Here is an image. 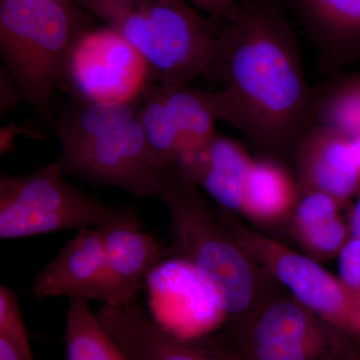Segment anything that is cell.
Returning a JSON list of instances; mask_svg holds the SVG:
<instances>
[{
  "mask_svg": "<svg viewBox=\"0 0 360 360\" xmlns=\"http://www.w3.org/2000/svg\"><path fill=\"white\" fill-rule=\"evenodd\" d=\"M0 82H1V115H6L13 106L18 104L20 99H22L18 85L13 82L6 68H1L0 72Z\"/></svg>",
  "mask_w": 360,
  "mask_h": 360,
  "instance_id": "d4e9b609",
  "label": "cell"
},
{
  "mask_svg": "<svg viewBox=\"0 0 360 360\" xmlns=\"http://www.w3.org/2000/svg\"><path fill=\"white\" fill-rule=\"evenodd\" d=\"M30 291L37 298H84L106 305L108 274L101 229L77 231L40 270Z\"/></svg>",
  "mask_w": 360,
  "mask_h": 360,
  "instance_id": "8fae6325",
  "label": "cell"
},
{
  "mask_svg": "<svg viewBox=\"0 0 360 360\" xmlns=\"http://www.w3.org/2000/svg\"><path fill=\"white\" fill-rule=\"evenodd\" d=\"M96 16L77 4L0 0V54L23 101L53 122L51 98L71 49Z\"/></svg>",
  "mask_w": 360,
  "mask_h": 360,
  "instance_id": "3957f363",
  "label": "cell"
},
{
  "mask_svg": "<svg viewBox=\"0 0 360 360\" xmlns=\"http://www.w3.org/2000/svg\"><path fill=\"white\" fill-rule=\"evenodd\" d=\"M292 229L307 255L316 260L338 257L350 238L349 227L341 213L315 217Z\"/></svg>",
  "mask_w": 360,
  "mask_h": 360,
  "instance_id": "44dd1931",
  "label": "cell"
},
{
  "mask_svg": "<svg viewBox=\"0 0 360 360\" xmlns=\"http://www.w3.org/2000/svg\"><path fill=\"white\" fill-rule=\"evenodd\" d=\"M336 259L338 278L360 305V238L350 236Z\"/></svg>",
  "mask_w": 360,
  "mask_h": 360,
  "instance_id": "603a6c76",
  "label": "cell"
},
{
  "mask_svg": "<svg viewBox=\"0 0 360 360\" xmlns=\"http://www.w3.org/2000/svg\"><path fill=\"white\" fill-rule=\"evenodd\" d=\"M347 360H360V349L359 352H355L354 355H352V356H350L349 359H347Z\"/></svg>",
  "mask_w": 360,
  "mask_h": 360,
  "instance_id": "f546056e",
  "label": "cell"
},
{
  "mask_svg": "<svg viewBox=\"0 0 360 360\" xmlns=\"http://www.w3.org/2000/svg\"><path fill=\"white\" fill-rule=\"evenodd\" d=\"M96 315L130 360H231L207 335H177L136 302L118 307L101 305Z\"/></svg>",
  "mask_w": 360,
  "mask_h": 360,
  "instance_id": "9c48e42d",
  "label": "cell"
},
{
  "mask_svg": "<svg viewBox=\"0 0 360 360\" xmlns=\"http://www.w3.org/2000/svg\"><path fill=\"white\" fill-rule=\"evenodd\" d=\"M210 77L220 120L238 129L259 155L292 158L315 123V94L303 70L292 26L276 4L238 2L221 22Z\"/></svg>",
  "mask_w": 360,
  "mask_h": 360,
  "instance_id": "6da1fadb",
  "label": "cell"
},
{
  "mask_svg": "<svg viewBox=\"0 0 360 360\" xmlns=\"http://www.w3.org/2000/svg\"><path fill=\"white\" fill-rule=\"evenodd\" d=\"M58 163L25 175H0V238H30L65 231L98 229L136 214L111 206L66 181Z\"/></svg>",
  "mask_w": 360,
  "mask_h": 360,
  "instance_id": "5b68a950",
  "label": "cell"
},
{
  "mask_svg": "<svg viewBox=\"0 0 360 360\" xmlns=\"http://www.w3.org/2000/svg\"><path fill=\"white\" fill-rule=\"evenodd\" d=\"M352 149H354L355 163H356L360 176V134L352 136Z\"/></svg>",
  "mask_w": 360,
  "mask_h": 360,
  "instance_id": "83f0119b",
  "label": "cell"
},
{
  "mask_svg": "<svg viewBox=\"0 0 360 360\" xmlns=\"http://www.w3.org/2000/svg\"><path fill=\"white\" fill-rule=\"evenodd\" d=\"M210 338L231 360H347L359 338L331 326L292 296L266 300Z\"/></svg>",
  "mask_w": 360,
  "mask_h": 360,
  "instance_id": "277c9868",
  "label": "cell"
},
{
  "mask_svg": "<svg viewBox=\"0 0 360 360\" xmlns=\"http://www.w3.org/2000/svg\"><path fill=\"white\" fill-rule=\"evenodd\" d=\"M350 236L360 238V191L355 196L350 206L349 217L347 220Z\"/></svg>",
  "mask_w": 360,
  "mask_h": 360,
  "instance_id": "484cf974",
  "label": "cell"
},
{
  "mask_svg": "<svg viewBox=\"0 0 360 360\" xmlns=\"http://www.w3.org/2000/svg\"><path fill=\"white\" fill-rule=\"evenodd\" d=\"M217 212L246 252L296 302L331 326L360 338V305L338 276L319 260L246 226L234 213L220 207Z\"/></svg>",
  "mask_w": 360,
  "mask_h": 360,
  "instance_id": "8992f818",
  "label": "cell"
},
{
  "mask_svg": "<svg viewBox=\"0 0 360 360\" xmlns=\"http://www.w3.org/2000/svg\"><path fill=\"white\" fill-rule=\"evenodd\" d=\"M319 54L323 72L360 60V0H281Z\"/></svg>",
  "mask_w": 360,
  "mask_h": 360,
  "instance_id": "7c38bea8",
  "label": "cell"
},
{
  "mask_svg": "<svg viewBox=\"0 0 360 360\" xmlns=\"http://www.w3.org/2000/svg\"><path fill=\"white\" fill-rule=\"evenodd\" d=\"M56 163L65 174L122 189L136 198L158 196L160 191V168L139 116L77 146L61 148Z\"/></svg>",
  "mask_w": 360,
  "mask_h": 360,
  "instance_id": "ba28073f",
  "label": "cell"
},
{
  "mask_svg": "<svg viewBox=\"0 0 360 360\" xmlns=\"http://www.w3.org/2000/svg\"><path fill=\"white\" fill-rule=\"evenodd\" d=\"M158 198L169 212L175 257L191 264L212 288L224 314L222 326L245 321L265 302L262 300L264 269L212 210L200 187L179 167L161 168Z\"/></svg>",
  "mask_w": 360,
  "mask_h": 360,
  "instance_id": "7a4b0ae2",
  "label": "cell"
},
{
  "mask_svg": "<svg viewBox=\"0 0 360 360\" xmlns=\"http://www.w3.org/2000/svg\"><path fill=\"white\" fill-rule=\"evenodd\" d=\"M153 82L146 61L108 25H94L77 40L61 80L75 101L97 103H139Z\"/></svg>",
  "mask_w": 360,
  "mask_h": 360,
  "instance_id": "52a82bcc",
  "label": "cell"
},
{
  "mask_svg": "<svg viewBox=\"0 0 360 360\" xmlns=\"http://www.w3.org/2000/svg\"><path fill=\"white\" fill-rule=\"evenodd\" d=\"M139 103L75 101L53 120L60 148L77 146L134 120L139 116Z\"/></svg>",
  "mask_w": 360,
  "mask_h": 360,
  "instance_id": "e0dca14e",
  "label": "cell"
},
{
  "mask_svg": "<svg viewBox=\"0 0 360 360\" xmlns=\"http://www.w3.org/2000/svg\"><path fill=\"white\" fill-rule=\"evenodd\" d=\"M302 193L283 160L259 155L253 158L239 214L257 224H281L291 219Z\"/></svg>",
  "mask_w": 360,
  "mask_h": 360,
  "instance_id": "9a60e30c",
  "label": "cell"
},
{
  "mask_svg": "<svg viewBox=\"0 0 360 360\" xmlns=\"http://www.w3.org/2000/svg\"><path fill=\"white\" fill-rule=\"evenodd\" d=\"M153 1L162 2V4H172V6H189L186 0H153Z\"/></svg>",
  "mask_w": 360,
  "mask_h": 360,
  "instance_id": "f1b7e54d",
  "label": "cell"
},
{
  "mask_svg": "<svg viewBox=\"0 0 360 360\" xmlns=\"http://www.w3.org/2000/svg\"><path fill=\"white\" fill-rule=\"evenodd\" d=\"M103 236L108 274V307L135 302L144 278L161 260L160 246L143 231L137 214L98 227Z\"/></svg>",
  "mask_w": 360,
  "mask_h": 360,
  "instance_id": "4fadbf2b",
  "label": "cell"
},
{
  "mask_svg": "<svg viewBox=\"0 0 360 360\" xmlns=\"http://www.w3.org/2000/svg\"><path fill=\"white\" fill-rule=\"evenodd\" d=\"M139 118L160 169L176 165L180 150L179 129L160 84L153 82L144 90Z\"/></svg>",
  "mask_w": 360,
  "mask_h": 360,
  "instance_id": "d6986e66",
  "label": "cell"
},
{
  "mask_svg": "<svg viewBox=\"0 0 360 360\" xmlns=\"http://www.w3.org/2000/svg\"><path fill=\"white\" fill-rule=\"evenodd\" d=\"M253 158L240 142L217 132L184 176L202 188L219 207L239 214Z\"/></svg>",
  "mask_w": 360,
  "mask_h": 360,
  "instance_id": "5bb4252c",
  "label": "cell"
},
{
  "mask_svg": "<svg viewBox=\"0 0 360 360\" xmlns=\"http://www.w3.org/2000/svg\"><path fill=\"white\" fill-rule=\"evenodd\" d=\"M0 338L11 341L26 360H34L18 295L6 285L0 286Z\"/></svg>",
  "mask_w": 360,
  "mask_h": 360,
  "instance_id": "7402d4cb",
  "label": "cell"
},
{
  "mask_svg": "<svg viewBox=\"0 0 360 360\" xmlns=\"http://www.w3.org/2000/svg\"><path fill=\"white\" fill-rule=\"evenodd\" d=\"M66 360H130L104 330L89 300H70L65 322Z\"/></svg>",
  "mask_w": 360,
  "mask_h": 360,
  "instance_id": "ac0fdd59",
  "label": "cell"
},
{
  "mask_svg": "<svg viewBox=\"0 0 360 360\" xmlns=\"http://www.w3.org/2000/svg\"><path fill=\"white\" fill-rule=\"evenodd\" d=\"M0 360H26L11 341L0 338Z\"/></svg>",
  "mask_w": 360,
  "mask_h": 360,
  "instance_id": "4316f807",
  "label": "cell"
},
{
  "mask_svg": "<svg viewBox=\"0 0 360 360\" xmlns=\"http://www.w3.org/2000/svg\"><path fill=\"white\" fill-rule=\"evenodd\" d=\"M196 11L205 13L207 18L224 22L231 15L236 9L238 1L236 0H191Z\"/></svg>",
  "mask_w": 360,
  "mask_h": 360,
  "instance_id": "cb8c5ba5",
  "label": "cell"
},
{
  "mask_svg": "<svg viewBox=\"0 0 360 360\" xmlns=\"http://www.w3.org/2000/svg\"><path fill=\"white\" fill-rule=\"evenodd\" d=\"M51 1L63 2V4H77L78 0H51Z\"/></svg>",
  "mask_w": 360,
  "mask_h": 360,
  "instance_id": "4dcf8cb0",
  "label": "cell"
},
{
  "mask_svg": "<svg viewBox=\"0 0 360 360\" xmlns=\"http://www.w3.org/2000/svg\"><path fill=\"white\" fill-rule=\"evenodd\" d=\"M292 160L302 193H328L347 205L360 191L352 136L314 123L298 142Z\"/></svg>",
  "mask_w": 360,
  "mask_h": 360,
  "instance_id": "30bf717a",
  "label": "cell"
},
{
  "mask_svg": "<svg viewBox=\"0 0 360 360\" xmlns=\"http://www.w3.org/2000/svg\"><path fill=\"white\" fill-rule=\"evenodd\" d=\"M315 122L360 134V75L340 78L315 94Z\"/></svg>",
  "mask_w": 360,
  "mask_h": 360,
  "instance_id": "ffe728a7",
  "label": "cell"
},
{
  "mask_svg": "<svg viewBox=\"0 0 360 360\" xmlns=\"http://www.w3.org/2000/svg\"><path fill=\"white\" fill-rule=\"evenodd\" d=\"M161 86L180 137V150L175 167L184 169L217 134L215 124L220 122L217 96L215 91L188 86Z\"/></svg>",
  "mask_w": 360,
  "mask_h": 360,
  "instance_id": "2e32d148",
  "label": "cell"
}]
</instances>
